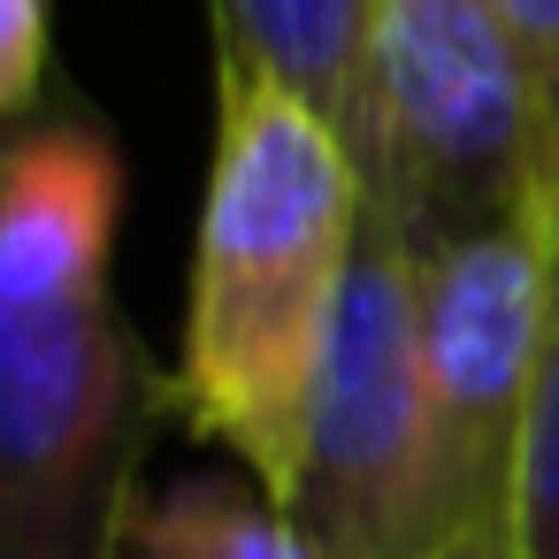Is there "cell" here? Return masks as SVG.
Segmentation results:
<instances>
[{
  "label": "cell",
  "mask_w": 559,
  "mask_h": 559,
  "mask_svg": "<svg viewBox=\"0 0 559 559\" xmlns=\"http://www.w3.org/2000/svg\"><path fill=\"white\" fill-rule=\"evenodd\" d=\"M177 414L116 299L0 307V559H131L139 460Z\"/></svg>",
  "instance_id": "obj_3"
},
{
  "label": "cell",
  "mask_w": 559,
  "mask_h": 559,
  "mask_svg": "<svg viewBox=\"0 0 559 559\" xmlns=\"http://www.w3.org/2000/svg\"><path fill=\"white\" fill-rule=\"evenodd\" d=\"M444 559H513V544L506 536H475V544H452Z\"/></svg>",
  "instance_id": "obj_13"
},
{
  "label": "cell",
  "mask_w": 559,
  "mask_h": 559,
  "mask_svg": "<svg viewBox=\"0 0 559 559\" xmlns=\"http://www.w3.org/2000/svg\"><path fill=\"white\" fill-rule=\"evenodd\" d=\"M131 559H322L253 475H200L139 506Z\"/></svg>",
  "instance_id": "obj_8"
},
{
  "label": "cell",
  "mask_w": 559,
  "mask_h": 559,
  "mask_svg": "<svg viewBox=\"0 0 559 559\" xmlns=\"http://www.w3.org/2000/svg\"><path fill=\"white\" fill-rule=\"evenodd\" d=\"M55 70V0H0V108L16 123L39 116Z\"/></svg>",
  "instance_id": "obj_10"
},
{
  "label": "cell",
  "mask_w": 559,
  "mask_h": 559,
  "mask_svg": "<svg viewBox=\"0 0 559 559\" xmlns=\"http://www.w3.org/2000/svg\"><path fill=\"white\" fill-rule=\"evenodd\" d=\"M490 9H498L506 32L521 39L536 85H551V78H559V0H490Z\"/></svg>",
  "instance_id": "obj_11"
},
{
  "label": "cell",
  "mask_w": 559,
  "mask_h": 559,
  "mask_svg": "<svg viewBox=\"0 0 559 559\" xmlns=\"http://www.w3.org/2000/svg\"><path fill=\"white\" fill-rule=\"evenodd\" d=\"M215 70H253L307 100L353 162H368V55L376 0H207Z\"/></svg>",
  "instance_id": "obj_7"
},
{
  "label": "cell",
  "mask_w": 559,
  "mask_h": 559,
  "mask_svg": "<svg viewBox=\"0 0 559 559\" xmlns=\"http://www.w3.org/2000/svg\"><path fill=\"white\" fill-rule=\"evenodd\" d=\"M368 177L353 146L284 85L215 70V162L177 353V414L223 444L276 506L307 467L314 383L360 261Z\"/></svg>",
  "instance_id": "obj_1"
},
{
  "label": "cell",
  "mask_w": 559,
  "mask_h": 559,
  "mask_svg": "<svg viewBox=\"0 0 559 559\" xmlns=\"http://www.w3.org/2000/svg\"><path fill=\"white\" fill-rule=\"evenodd\" d=\"M123 154L85 116H32L0 162V307L108 299Z\"/></svg>",
  "instance_id": "obj_6"
},
{
  "label": "cell",
  "mask_w": 559,
  "mask_h": 559,
  "mask_svg": "<svg viewBox=\"0 0 559 559\" xmlns=\"http://www.w3.org/2000/svg\"><path fill=\"white\" fill-rule=\"evenodd\" d=\"M414 261H421V383L437 421L444 521L460 544L506 536L559 238L551 223H506L429 246Z\"/></svg>",
  "instance_id": "obj_5"
},
{
  "label": "cell",
  "mask_w": 559,
  "mask_h": 559,
  "mask_svg": "<svg viewBox=\"0 0 559 559\" xmlns=\"http://www.w3.org/2000/svg\"><path fill=\"white\" fill-rule=\"evenodd\" d=\"M368 207L414 253L551 223L544 85L490 0H376L368 55Z\"/></svg>",
  "instance_id": "obj_2"
},
{
  "label": "cell",
  "mask_w": 559,
  "mask_h": 559,
  "mask_svg": "<svg viewBox=\"0 0 559 559\" xmlns=\"http://www.w3.org/2000/svg\"><path fill=\"white\" fill-rule=\"evenodd\" d=\"M506 544L513 559H559V261H551V314H544V360H536V406L521 437Z\"/></svg>",
  "instance_id": "obj_9"
},
{
  "label": "cell",
  "mask_w": 559,
  "mask_h": 559,
  "mask_svg": "<svg viewBox=\"0 0 559 559\" xmlns=\"http://www.w3.org/2000/svg\"><path fill=\"white\" fill-rule=\"evenodd\" d=\"M544 207H551V238H559V78L544 85Z\"/></svg>",
  "instance_id": "obj_12"
},
{
  "label": "cell",
  "mask_w": 559,
  "mask_h": 559,
  "mask_svg": "<svg viewBox=\"0 0 559 559\" xmlns=\"http://www.w3.org/2000/svg\"><path fill=\"white\" fill-rule=\"evenodd\" d=\"M284 513L322 559H444L460 544L444 521L437 421L421 383V261L376 207L330 330L307 467Z\"/></svg>",
  "instance_id": "obj_4"
}]
</instances>
